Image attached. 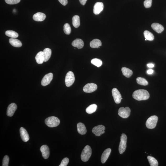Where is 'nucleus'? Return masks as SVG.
I'll list each match as a JSON object with an SVG mask.
<instances>
[{
	"label": "nucleus",
	"instance_id": "f257e3e1",
	"mask_svg": "<svg viewBox=\"0 0 166 166\" xmlns=\"http://www.w3.org/2000/svg\"><path fill=\"white\" fill-rule=\"evenodd\" d=\"M132 97L135 100L138 101L145 100L149 98V94L146 90L140 89L133 92Z\"/></svg>",
	"mask_w": 166,
	"mask_h": 166
},
{
	"label": "nucleus",
	"instance_id": "f03ea898",
	"mask_svg": "<svg viewBox=\"0 0 166 166\" xmlns=\"http://www.w3.org/2000/svg\"><path fill=\"white\" fill-rule=\"evenodd\" d=\"M92 149L90 146L87 145L84 147L81 154V159L84 162H86L91 155Z\"/></svg>",
	"mask_w": 166,
	"mask_h": 166
},
{
	"label": "nucleus",
	"instance_id": "7ed1b4c3",
	"mask_svg": "<svg viewBox=\"0 0 166 166\" xmlns=\"http://www.w3.org/2000/svg\"><path fill=\"white\" fill-rule=\"evenodd\" d=\"M45 123L48 127H57L60 123V121L57 117L51 116L48 117L45 120Z\"/></svg>",
	"mask_w": 166,
	"mask_h": 166
},
{
	"label": "nucleus",
	"instance_id": "20e7f679",
	"mask_svg": "<svg viewBox=\"0 0 166 166\" xmlns=\"http://www.w3.org/2000/svg\"><path fill=\"white\" fill-rule=\"evenodd\" d=\"M127 137L124 133H122L121 137L119 147V151L120 154L125 151L127 147Z\"/></svg>",
	"mask_w": 166,
	"mask_h": 166
},
{
	"label": "nucleus",
	"instance_id": "39448f33",
	"mask_svg": "<svg viewBox=\"0 0 166 166\" xmlns=\"http://www.w3.org/2000/svg\"><path fill=\"white\" fill-rule=\"evenodd\" d=\"M158 117L154 115L150 117L146 122V127L148 129H153L156 127L158 121Z\"/></svg>",
	"mask_w": 166,
	"mask_h": 166
},
{
	"label": "nucleus",
	"instance_id": "423d86ee",
	"mask_svg": "<svg viewBox=\"0 0 166 166\" xmlns=\"http://www.w3.org/2000/svg\"><path fill=\"white\" fill-rule=\"evenodd\" d=\"M74 75L72 72L69 71L67 73L65 79L66 85L68 87H70L74 84L75 81Z\"/></svg>",
	"mask_w": 166,
	"mask_h": 166
},
{
	"label": "nucleus",
	"instance_id": "0eeeda50",
	"mask_svg": "<svg viewBox=\"0 0 166 166\" xmlns=\"http://www.w3.org/2000/svg\"><path fill=\"white\" fill-rule=\"evenodd\" d=\"M131 112V109L129 107H122L118 110V115L122 118H126L129 116Z\"/></svg>",
	"mask_w": 166,
	"mask_h": 166
},
{
	"label": "nucleus",
	"instance_id": "6e6552de",
	"mask_svg": "<svg viewBox=\"0 0 166 166\" xmlns=\"http://www.w3.org/2000/svg\"><path fill=\"white\" fill-rule=\"evenodd\" d=\"M105 127L104 126L100 125L94 127L92 132L96 136H100L105 133Z\"/></svg>",
	"mask_w": 166,
	"mask_h": 166
},
{
	"label": "nucleus",
	"instance_id": "1a4fd4ad",
	"mask_svg": "<svg viewBox=\"0 0 166 166\" xmlns=\"http://www.w3.org/2000/svg\"><path fill=\"white\" fill-rule=\"evenodd\" d=\"M112 92L115 102L117 104L120 103L122 99L120 92L116 88H113Z\"/></svg>",
	"mask_w": 166,
	"mask_h": 166
},
{
	"label": "nucleus",
	"instance_id": "9d476101",
	"mask_svg": "<svg viewBox=\"0 0 166 166\" xmlns=\"http://www.w3.org/2000/svg\"><path fill=\"white\" fill-rule=\"evenodd\" d=\"M53 74L50 73L45 75L41 81V85L43 86H46L49 84L53 79Z\"/></svg>",
	"mask_w": 166,
	"mask_h": 166
},
{
	"label": "nucleus",
	"instance_id": "9b49d317",
	"mask_svg": "<svg viewBox=\"0 0 166 166\" xmlns=\"http://www.w3.org/2000/svg\"><path fill=\"white\" fill-rule=\"evenodd\" d=\"M97 86L93 83L86 84L83 88V91L86 93H91L95 91L97 89Z\"/></svg>",
	"mask_w": 166,
	"mask_h": 166
},
{
	"label": "nucleus",
	"instance_id": "f8f14e48",
	"mask_svg": "<svg viewBox=\"0 0 166 166\" xmlns=\"http://www.w3.org/2000/svg\"><path fill=\"white\" fill-rule=\"evenodd\" d=\"M104 5L102 2H98L95 3L94 7V13L95 15L100 14L103 10Z\"/></svg>",
	"mask_w": 166,
	"mask_h": 166
},
{
	"label": "nucleus",
	"instance_id": "ddd939ff",
	"mask_svg": "<svg viewBox=\"0 0 166 166\" xmlns=\"http://www.w3.org/2000/svg\"><path fill=\"white\" fill-rule=\"evenodd\" d=\"M17 109V106L15 103L9 105L7 108V114L8 116L12 117Z\"/></svg>",
	"mask_w": 166,
	"mask_h": 166
},
{
	"label": "nucleus",
	"instance_id": "4468645a",
	"mask_svg": "<svg viewBox=\"0 0 166 166\" xmlns=\"http://www.w3.org/2000/svg\"><path fill=\"white\" fill-rule=\"evenodd\" d=\"M40 151L42 156L45 159H47L50 155L49 148L46 145H43L40 148Z\"/></svg>",
	"mask_w": 166,
	"mask_h": 166
},
{
	"label": "nucleus",
	"instance_id": "2eb2a0df",
	"mask_svg": "<svg viewBox=\"0 0 166 166\" xmlns=\"http://www.w3.org/2000/svg\"><path fill=\"white\" fill-rule=\"evenodd\" d=\"M20 133L23 142H26L28 141L29 139V137L28 132L24 128H20Z\"/></svg>",
	"mask_w": 166,
	"mask_h": 166
},
{
	"label": "nucleus",
	"instance_id": "dca6fc26",
	"mask_svg": "<svg viewBox=\"0 0 166 166\" xmlns=\"http://www.w3.org/2000/svg\"><path fill=\"white\" fill-rule=\"evenodd\" d=\"M46 15L44 14L42 12H38L33 16V18L36 21H42L46 19Z\"/></svg>",
	"mask_w": 166,
	"mask_h": 166
},
{
	"label": "nucleus",
	"instance_id": "f3484780",
	"mask_svg": "<svg viewBox=\"0 0 166 166\" xmlns=\"http://www.w3.org/2000/svg\"><path fill=\"white\" fill-rule=\"evenodd\" d=\"M111 149L108 148L102 154L101 161L102 163L104 164L106 162L110 156L111 152Z\"/></svg>",
	"mask_w": 166,
	"mask_h": 166
},
{
	"label": "nucleus",
	"instance_id": "a211bd4d",
	"mask_svg": "<svg viewBox=\"0 0 166 166\" xmlns=\"http://www.w3.org/2000/svg\"><path fill=\"white\" fill-rule=\"evenodd\" d=\"M77 131L78 133L81 135H84L86 134V130L85 125L82 123H79L77 124Z\"/></svg>",
	"mask_w": 166,
	"mask_h": 166
},
{
	"label": "nucleus",
	"instance_id": "6ab92c4d",
	"mask_svg": "<svg viewBox=\"0 0 166 166\" xmlns=\"http://www.w3.org/2000/svg\"><path fill=\"white\" fill-rule=\"evenodd\" d=\"M152 28L155 31L158 33H160L163 31L164 28L163 26L159 23H153L151 25Z\"/></svg>",
	"mask_w": 166,
	"mask_h": 166
},
{
	"label": "nucleus",
	"instance_id": "aec40b11",
	"mask_svg": "<svg viewBox=\"0 0 166 166\" xmlns=\"http://www.w3.org/2000/svg\"><path fill=\"white\" fill-rule=\"evenodd\" d=\"M72 45L73 46L80 49L84 47V43L82 39H77L73 42L72 43Z\"/></svg>",
	"mask_w": 166,
	"mask_h": 166
},
{
	"label": "nucleus",
	"instance_id": "412c9836",
	"mask_svg": "<svg viewBox=\"0 0 166 166\" xmlns=\"http://www.w3.org/2000/svg\"><path fill=\"white\" fill-rule=\"evenodd\" d=\"M37 62L39 64H42L44 62V58L43 51H40L35 56Z\"/></svg>",
	"mask_w": 166,
	"mask_h": 166
},
{
	"label": "nucleus",
	"instance_id": "4be33fe9",
	"mask_svg": "<svg viewBox=\"0 0 166 166\" xmlns=\"http://www.w3.org/2000/svg\"><path fill=\"white\" fill-rule=\"evenodd\" d=\"M10 44L15 47L20 48L22 46V44L20 41L15 38H11L9 40Z\"/></svg>",
	"mask_w": 166,
	"mask_h": 166
},
{
	"label": "nucleus",
	"instance_id": "5701e85b",
	"mask_svg": "<svg viewBox=\"0 0 166 166\" xmlns=\"http://www.w3.org/2000/svg\"><path fill=\"white\" fill-rule=\"evenodd\" d=\"M90 45L91 48H98L102 45L101 42L98 39H95L92 40L90 43Z\"/></svg>",
	"mask_w": 166,
	"mask_h": 166
},
{
	"label": "nucleus",
	"instance_id": "b1692460",
	"mask_svg": "<svg viewBox=\"0 0 166 166\" xmlns=\"http://www.w3.org/2000/svg\"><path fill=\"white\" fill-rule=\"evenodd\" d=\"M51 50L49 48L45 49L43 51L44 58V62H47L49 60L51 57Z\"/></svg>",
	"mask_w": 166,
	"mask_h": 166
},
{
	"label": "nucleus",
	"instance_id": "393cba45",
	"mask_svg": "<svg viewBox=\"0 0 166 166\" xmlns=\"http://www.w3.org/2000/svg\"><path fill=\"white\" fill-rule=\"evenodd\" d=\"M122 71L123 75L126 77L129 78L133 75V71L129 68L123 67L122 68Z\"/></svg>",
	"mask_w": 166,
	"mask_h": 166
},
{
	"label": "nucleus",
	"instance_id": "a878e982",
	"mask_svg": "<svg viewBox=\"0 0 166 166\" xmlns=\"http://www.w3.org/2000/svg\"><path fill=\"white\" fill-rule=\"evenodd\" d=\"M97 106L96 104H93L89 106L86 108V112L88 114H91L95 112L97 109Z\"/></svg>",
	"mask_w": 166,
	"mask_h": 166
},
{
	"label": "nucleus",
	"instance_id": "bb28decb",
	"mask_svg": "<svg viewBox=\"0 0 166 166\" xmlns=\"http://www.w3.org/2000/svg\"><path fill=\"white\" fill-rule=\"evenodd\" d=\"M72 23L73 26L75 28H78L80 26V17L79 16L76 15L74 16L72 18Z\"/></svg>",
	"mask_w": 166,
	"mask_h": 166
},
{
	"label": "nucleus",
	"instance_id": "cd10ccee",
	"mask_svg": "<svg viewBox=\"0 0 166 166\" xmlns=\"http://www.w3.org/2000/svg\"><path fill=\"white\" fill-rule=\"evenodd\" d=\"M6 35L12 38H16L18 37L19 35L17 32L12 30H7L5 32Z\"/></svg>",
	"mask_w": 166,
	"mask_h": 166
},
{
	"label": "nucleus",
	"instance_id": "c85d7f7f",
	"mask_svg": "<svg viewBox=\"0 0 166 166\" xmlns=\"http://www.w3.org/2000/svg\"><path fill=\"white\" fill-rule=\"evenodd\" d=\"M147 158L151 166H158V162L155 158L151 156H148Z\"/></svg>",
	"mask_w": 166,
	"mask_h": 166
},
{
	"label": "nucleus",
	"instance_id": "c756f323",
	"mask_svg": "<svg viewBox=\"0 0 166 166\" xmlns=\"http://www.w3.org/2000/svg\"><path fill=\"white\" fill-rule=\"evenodd\" d=\"M144 35L145 39L147 40L152 41L154 39V35L153 34L148 30H145L144 32Z\"/></svg>",
	"mask_w": 166,
	"mask_h": 166
},
{
	"label": "nucleus",
	"instance_id": "7c9ffc66",
	"mask_svg": "<svg viewBox=\"0 0 166 166\" xmlns=\"http://www.w3.org/2000/svg\"><path fill=\"white\" fill-rule=\"evenodd\" d=\"M136 80L137 83L141 85L146 86L148 84V82L145 79L141 77H138L137 78Z\"/></svg>",
	"mask_w": 166,
	"mask_h": 166
},
{
	"label": "nucleus",
	"instance_id": "2f4dec72",
	"mask_svg": "<svg viewBox=\"0 0 166 166\" xmlns=\"http://www.w3.org/2000/svg\"><path fill=\"white\" fill-rule=\"evenodd\" d=\"M91 63L92 64L98 68L101 66L102 64L101 60L96 58L92 59L91 61Z\"/></svg>",
	"mask_w": 166,
	"mask_h": 166
},
{
	"label": "nucleus",
	"instance_id": "473e14b6",
	"mask_svg": "<svg viewBox=\"0 0 166 166\" xmlns=\"http://www.w3.org/2000/svg\"><path fill=\"white\" fill-rule=\"evenodd\" d=\"M64 33L66 35H70L71 32V28L68 23H66L64 25Z\"/></svg>",
	"mask_w": 166,
	"mask_h": 166
},
{
	"label": "nucleus",
	"instance_id": "72a5a7b5",
	"mask_svg": "<svg viewBox=\"0 0 166 166\" xmlns=\"http://www.w3.org/2000/svg\"><path fill=\"white\" fill-rule=\"evenodd\" d=\"M9 162V158L8 156H5L3 158L2 162L3 166H8Z\"/></svg>",
	"mask_w": 166,
	"mask_h": 166
},
{
	"label": "nucleus",
	"instance_id": "f704fd0d",
	"mask_svg": "<svg viewBox=\"0 0 166 166\" xmlns=\"http://www.w3.org/2000/svg\"><path fill=\"white\" fill-rule=\"evenodd\" d=\"M21 0H5V2L9 4H17L20 2Z\"/></svg>",
	"mask_w": 166,
	"mask_h": 166
},
{
	"label": "nucleus",
	"instance_id": "c9c22d12",
	"mask_svg": "<svg viewBox=\"0 0 166 166\" xmlns=\"http://www.w3.org/2000/svg\"><path fill=\"white\" fill-rule=\"evenodd\" d=\"M152 0H145L144 1V5L146 8H150L152 5Z\"/></svg>",
	"mask_w": 166,
	"mask_h": 166
},
{
	"label": "nucleus",
	"instance_id": "e433bc0d",
	"mask_svg": "<svg viewBox=\"0 0 166 166\" xmlns=\"http://www.w3.org/2000/svg\"><path fill=\"white\" fill-rule=\"evenodd\" d=\"M69 160L67 158H64L63 159L60 165L59 166H66L67 165L69 162Z\"/></svg>",
	"mask_w": 166,
	"mask_h": 166
},
{
	"label": "nucleus",
	"instance_id": "4c0bfd02",
	"mask_svg": "<svg viewBox=\"0 0 166 166\" xmlns=\"http://www.w3.org/2000/svg\"><path fill=\"white\" fill-rule=\"evenodd\" d=\"M59 1L61 4L64 6L67 4L68 2V0H59Z\"/></svg>",
	"mask_w": 166,
	"mask_h": 166
},
{
	"label": "nucleus",
	"instance_id": "58836bf2",
	"mask_svg": "<svg viewBox=\"0 0 166 166\" xmlns=\"http://www.w3.org/2000/svg\"><path fill=\"white\" fill-rule=\"evenodd\" d=\"M81 4L82 5H84L86 4L87 0H79Z\"/></svg>",
	"mask_w": 166,
	"mask_h": 166
},
{
	"label": "nucleus",
	"instance_id": "ea45409f",
	"mask_svg": "<svg viewBox=\"0 0 166 166\" xmlns=\"http://www.w3.org/2000/svg\"><path fill=\"white\" fill-rule=\"evenodd\" d=\"M153 72H154V71H153V70L152 69L148 70L147 71V73L149 74H151L153 73Z\"/></svg>",
	"mask_w": 166,
	"mask_h": 166
},
{
	"label": "nucleus",
	"instance_id": "a19ab883",
	"mask_svg": "<svg viewBox=\"0 0 166 166\" xmlns=\"http://www.w3.org/2000/svg\"><path fill=\"white\" fill-rule=\"evenodd\" d=\"M147 66L149 68H153L154 67V65L152 64H148Z\"/></svg>",
	"mask_w": 166,
	"mask_h": 166
},
{
	"label": "nucleus",
	"instance_id": "79ce46f5",
	"mask_svg": "<svg viewBox=\"0 0 166 166\" xmlns=\"http://www.w3.org/2000/svg\"><path fill=\"white\" fill-rule=\"evenodd\" d=\"M147 40V39H145V40H146H146Z\"/></svg>",
	"mask_w": 166,
	"mask_h": 166
}]
</instances>
